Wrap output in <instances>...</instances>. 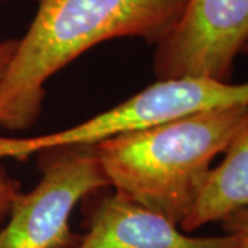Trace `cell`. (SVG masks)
<instances>
[{"label": "cell", "mask_w": 248, "mask_h": 248, "mask_svg": "<svg viewBox=\"0 0 248 248\" xmlns=\"http://www.w3.org/2000/svg\"><path fill=\"white\" fill-rule=\"evenodd\" d=\"M248 45V0H186L181 16L156 45L159 80L204 78L229 83Z\"/></svg>", "instance_id": "5"}, {"label": "cell", "mask_w": 248, "mask_h": 248, "mask_svg": "<svg viewBox=\"0 0 248 248\" xmlns=\"http://www.w3.org/2000/svg\"><path fill=\"white\" fill-rule=\"evenodd\" d=\"M223 153V160L211 169L193 208L179 225L181 231L193 232L222 222L248 207V117Z\"/></svg>", "instance_id": "7"}, {"label": "cell", "mask_w": 248, "mask_h": 248, "mask_svg": "<svg viewBox=\"0 0 248 248\" xmlns=\"http://www.w3.org/2000/svg\"><path fill=\"white\" fill-rule=\"evenodd\" d=\"M243 54H246V55H248V45L244 47V50H243Z\"/></svg>", "instance_id": "11"}, {"label": "cell", "mask_w": 248, "mask_h": 248, "mask_svg": "<svg viewBox=\"0 0 248 248\" xmlns=\"http://www.w3.org/2000/svg\"><path fill=\"white\" fill-rule=\"evenodd\" d=\"M0 1H4V0H0ZM37 1H39V0H37Z\"/></svg>", "instance_id": "12"}, {"label": "cell", "mask_w": 248, "mask_h": 248, "mask_svg": "<svg viewBox=\"0 0 248 248\" xmlns=\"http://www.w3.org/2000/svg\"><path fill=\"white\" fill-rule=\"evenodd\" d=\"M18 39H6V40H0V79L4 75V72L7 69L10 60L13 57V54L17 48Z\"/></svg>", "instance_id": "10"}, {"label": "cell", "mask_w": 248, "mask_h": 248, "mask_svg": "<svg viewBox=\"0 0 248 248\" xmlns=\"http://www.w3.org/2000/svg\"><path fill=\"white\" fill-rule=\"evenodd\" d=\"M226 233L234 234L239 240V248H248V207L231 214L222 221Z\"/></svg>", "instance_id": "9"}, {"label": "cell", "mask_w": 248, "mask_h": 248, "mask_svg": "<svg viewBox=\"0 0 248 248\" xmlns=\"http://www.w3.org/2000/svg\"><path fill=\"white\" fill-rule=\"evenodd\" d=\"M87 226L76 248H239L234 234L189 236L163 215L116 192L94 203Z\"/></svg>", "instance_id": "6"}, {"label": "cell", "mask_w": 248, "mask_h": 248, "mask_svg": "<svg viewBox=\"0 0 248 248\" xmlns=\"http://www.w3.org/2000/svg\"><path fill=\"white\" fill-rule=\"evenodd\" d=\"M234 107H248V81L232 84L204 78L157 80L120 105L71 128L27 138L0 137V160H27L54 148L95 145L196 112Z\"/></svg>", "instance_id": "3"}, {"label": "cell", "mask_w": 248, "mask_h": 248, "mask_svg": "<svg viewBox=\"0 0 248 248\" xmlns=\"http://www.w3.org/2000/svg\"><path fill=\"white\" fill-rule=\"evenodd\" d=\"M42 179L16 197L0 231V248H76L81 236L71 229L76 204L109 186L94 145L40 152Z\"/></svg>", "instance_id": "4"}, {"label": "cell", "mask_w": 248, "mask_h": 248, "mask_svg": "<svg viewBox=\"0 0 248 248\" xmlns=\"http://www.w3.org/2000/svg\"><path fill=\"white\" fill-rule=\"evenodd\" d=\"M17 179L10 177L9 172L0 166V222L9 215L16 197L21 193Z\"/></svg>", "instance_id": "8"}, {"label": "cell", "mask_w": 248, "mask_h": 248, "mask_svg": "<svg viewBox=\"0 0 248 248\" xmlns=\"http://www.w3.org/2000/svg\"><path fill=\"white\" fill-rule=\"evenodd\" d=\"M186 0H39L32 24L0 79V127L25 131L37 122L54 73L94 46L117 37L160 43Z\"/></svg>", "instance_id": "1"}, {"label": "cell", "mask_w": 248, "mask_h": 248, "mask_svg": "<svg viewBox=\"0 0 248 248\" xmlns=\"http://www.w3.org/2000/svg\"><path fill=\"white\" fill-rule=\"evenodd\" d=\"M248 117V107L219 108L122 134L94 145L109 186L175 225L193 208L211 171Z\"/></svg>", "instance_id": "2"}]
</instances>
